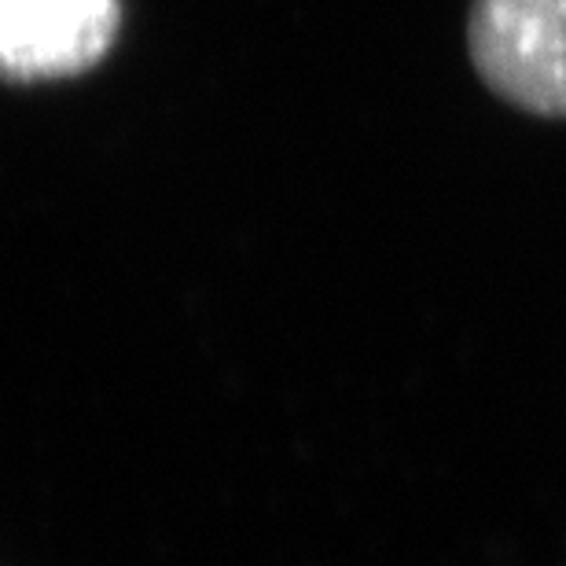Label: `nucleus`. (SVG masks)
Listing matches in <instances>:
<instances>
[{
	"mask_svg": "<svg viewBox=\"0 0 566 566\" xmlns=\"http://www.w3.org/2000/svg\"><path fill=\"white\" fill-rule=\"evenodd\" d=\"M468 52L496 99L566 118V0H471Z\"/></svg>",
	"mask_w": 566,
	"mask_h": 566,
	"instance_id": "1",
	"label": "nucleus"
},
{
	"mask_svg": "<svg viewBox=\"0 0 566 566\" xmlns=\"http://www.w3.org/2000/svg\"><path fill=\"white\" fill-rule=\"evenodd\" d=\"M122 27V0H0V77L49 82L88 71Z\"/></svg>",
	"mask_w": 566,
	"mask_h": 566,
	"instance_id": "2",
	"label": "nucleus"
}]
</instances>
